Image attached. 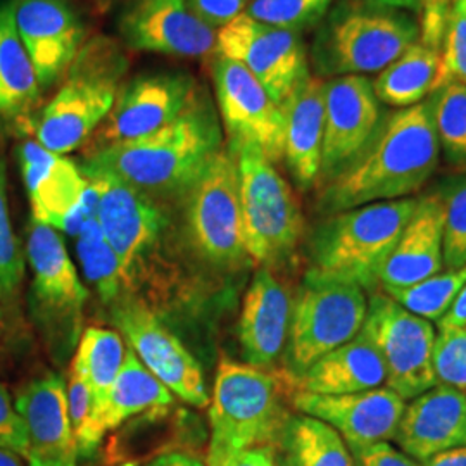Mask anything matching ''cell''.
Returning <instances> with one entry per match:
<instances>
[{
	"instance_id": "obj_1",
	"label": "cell",
	"mask_w": 466,
	"mask_h": 466,
	"mask_svg": "<svg viewBox=\"0 0 466 466\" xmlns=\"http://www.w3.org/2000/svg\"><path fill=\"white\" fill-rule=\"evenodd\" d=\"M223 149L213 100L199 86L184 113L144 138L94 149L82 163L85 177L106 173L152 199L184 198Z\"/></svg>"
},
{
	"instance_id": "obj_2",
	"label": "cell",
	"mask_w": 466,
	"mask_h": 466,
	"mask_svg": "<svg viewBox=\"0 0 466 466\" xmlns=\"http://www.w3.org/2000/svg\"><path fill=\"white\" fill-rule=\"evenodd\" d=\"M439 159L431 102L392 111L363 154L321 187L318 209L330 217L365 204L411 198L429 182Z\"/></svg>"
},
{
	"instance_id": "obj_3",
	"label": "cell",
	"mask_w": 466,
	"mask_h": 466,
	"mask_svg": "<svg viewBox=\"0 0 466 466\" xmlns=\"http://www.w3.org/2000/svg\"><path fill=\"white\" fill-rule=\"evenodd\" d=\"M290 377L248 363L223 360L209 406L211 441L208 466H221L233 454L258 446L280 444L289 421L285 396Z\"/></svg>"
},
{
	"instance_id": "obj_4",
	"label": "cell",
	"mask_w": 466,
	"mask_h": 466,
	"mask_svg": "<svg viewBox=\"0 0 466 466\" xmlns=\"http://www.w3.org/2000/svg\"><path fill=\"white\" fill-rule=\"evenodd\" d=\"M128 57L113 38L84 44L65 75V84L35 117L36 142L56 154L82 147L113 109Z\"/></svg>"
},
{
	"instance_id": "obj_5",
	"label": "cell",
	"mask_w": 466,
	"mask_h": 466,
	"mask_svg": "<svg viewBox=\"0 0 466 466\" xmlns=\"http://www.w3.org/2000/svg\"><path fill=\"white\" fill-rule=\"evenodd\" d=\"M418 42L417 19L368 0H344L319 23L311 65L318 78L380 73Z\"/></svg>"
},
{
	"instance_id": "obj_6",
	"label": "cell",
	"mask_w": 466,
	"mask_h": 466,
	"mask_svg": "<svg viewBox=\"0 0 466 466\" xmlns=\"http://www.w3.org/2000/svg\"><path fill=\"white\" fill-rule=\"evenodd\" d=\"M418 198L358 206L327 218L311 237V271L356 283L380 285V271L417 209Z\"/></svg>"
},
{
	"instance_id": "obj_7",
	"label": "cell",
	"mask_w": 466,
	"mask_h": 466,
	"mask_svg": "<svg viewBox=\"0 0 466 466\" xmlns=\"http://www.w3.org/2000/svg\"><path fill=\"white\" fill-rule=\"evenodd\" d=\"M237 165L246 252L261 268L282 267L299 246L304 218L292 187L252 144H228Z\"/></svg>"
},
{
	"instance_id": "obj_8",
	"label": "cell",
	"mask_w": 466,
	"mask_h": 466,
	"mask_svg": "<svg viewBox=\"0 0 466 466\" xmlns=\"http://www.w3.org/2000/svg\"><path fill=\"white\" fill-rule=\"evenodd\" d=\"M367 313L365 289L309 269L292 299L285 344L287 375L298 379L325 354L350 342L361 332Z\"/></svg>"
},
{
	"instance_id": "obj_9",
	"label": "cell",
	"mask_w": 466,
	"mask_h": 466,
	"mask_svg": "<svg viewBox=\"0 0 466 466\" xmlns=\"http://www.w3.org/2000/svg\"><path fill=\"white\" fill-rule=\"evenodd\" d=\"M26 259L34 275L30 308L35 321L54 356L66 360L82 337L88 290L59 233L34 218L26 233Z\"/></svg>"
},
{
	"instance_id": "obj_10",
	"label": "cell",
	"mask_w": 466,
	"mask_h": 466,
	"mask_svg": "<svg viewBox=\"0 0 466 466\" xmlns=\"http://www.w3.org/2000/svg\"><path fill=\"white\" fill-rule=\"evenodd\" d=\"M185 199L187 233L200 256L218 267H237L249 259L244 244L237 165L221 149L192 185Z\"/></svg>"
},
{
	"instance_id": "obj_11",
	"label": "cell",
	"mask_w": 466,
	"mask_h": 466,
	"mask_svg": "<svg viewBox=\"0 0 466 466\" xmlns=\"http://www.w3.org/2000/svg\"><path fill=\"white\" fill-rule=\"evenodd\" d=\"M361 332L382 356L387 382L404 400H411L437 385L433 348L437 330L432 321L404 309L385 292H373Z\"/></svg>"
},
{
	"instance_id": "obj_12",
	"label": "cell",
	"mask_w": 466,
	"mask_h": 466,
	"mask_svg": "<svg viewBox=\"0 0 466 466\" xmlns=\"http://www.w3.org/2000/svg\"><path fill=\"white\" fill-rule=\"evenodd\" d=\"M217 54L248 67L279 106L311 75L300 34L269 26L248 15L218 32Z\"/></svg>"
},
{
	"instance_id": "obj_13",
	"label": "cell",
	"mask_w": 466,
	"mask_h": 466,
	"mask_svg": "<svg viewBox=\"0 0 466 466\" xmlns=\"http://www.w3.org/2000/svg\"><path fill=\"white\" fill-rule=\"evenodd\" d=\"M111 318L140 363L171 394L196 408L209 404L208 387L198 360L140 300L117 298Z\"/></svg>"
},
{
	"instance_id": "obj_14",
	"label": "cell",
	"mask_w": 466,
	"mask_h": 466,
	"mask_svg": "<svg viewBox=\"0 0 466 466\" xmlns=\"http://www.w3.org/2000/svg\"><path fill=\"white\" fill-rule=\"evenodd\" d=\"M86 178L99 190L97 223L102 237L117 258L123 283L132 287L165 230V213L157 200L111 175L97 173Z\"/></svg>"
},
{
	"instance_id": "obj_15",
	"label": "cell",
	"mask_w": 466,
	"mask_h": 466,
	"mask_svg": "<svg viewBox=\"0 0 466 466\" xmlns=\"http://www.w3.org/2000/svg\"><path fill=\"white\" fill-rule=\"evenodd\" d=\"M198 88L185 73H144L128 80L96 132V149L157 132L184 113Z\"/></svg>"
},
{
	"instance_id": "obj_16",
	"label": "cell",
	"mask_w": 466,
	"mask_h": 466,
	"mask_svg": "<svg viewBox=\"0 0 466 466\" xmlns=\"http://www.w3.org/2000/svg\"><path fill=\"white\" fill-rule=\"evenodd\" d=\"M213 82L228 144H252L271 163L283 159V115L248 67L217 54Z\"/></svg>"
},
{
	"instance_id": "obj_17",
	"label": "cell",
	"mask_w": 466,
	"mask_h": 466,
	"mask_svg": "<svg viewBox=\"0 0 466 466\" xmlns=\"http://www.w3.org/2000/svg\"><path fill=\"white\" fill-rule=\"evenodd\" d=\"M382 102L367 76L325 82V135L319 184H329L358 159L382 125Z\"/></svg>"
},
{
	"instance_id": "obj_18",
	"label": "cell",
	"mask_w": 466,
	"mask_h": 466,
	"mask_svg": "<svg viewBox=\"0 0 466 466\" xmlns=\"http://www.w3.org/2000/svg\"><path fill=\"white\" fill-rule=\"evenodd\" d=\"M117 32L130 49L185 59L217 54L218 34L194 15L187 0H128Z\"/></svg>"
},
{
	"instance_id": "obj_19",
	"label": "cell",
	"mask_w": 466,
	"mask_h": 466,
	"mask_svg": "<svg viewBox=\"0 0 466 466\" xmlns=\"http://www.w3.org/2000/svg\"><path fill=\"white\" fill-rule=\"evenodd\" d=\"M290 402L300 415L318 418L340 433L352 456L394 441L406 406V400L389 387L342 396L294 390Z\"/></svg>"
},
{
	"instance_id": "obj_20",
	"label": "cell",
	"mask_w": 466,
	"mask_h": 466,
	"mask_svg": "<svg viewBox=\"0 0 466 466\" xmlns=\"http://www.w3.org/2000/svg\"><path fill=\"white\" fill-rule=\"evenodd\" d=\"M17 35L42 90L65 78L84 47L85 25L67 0H11Z\"/></svg>"
},
{
	"instance_id": "obj_21",
	"label": "cell",
	"mask_w": 466,
	"mask_h": 466,
	"mask_svg": "<svg viewBox=\"0 0 466 466\" xmlns=\"http://www.w3.org/2000/svg\"><path fill=\"white\" fill-rule=\"evenodd\" d=\"M15 406L26 432L28 465L76 466L80 452L67 411L66 385L59 375L26 383Z\"/></svg>"
},
{
	"instance_id": "obj_22",
	"label": "cell",
	"mask_w": 466,
	"mask_h": 466,
	"mask_svg": "<svg viewBox=\"0 0 466 466\" xmlns=\"http://www.w3.org/2000/svg\"><path fill=\"white\" fill-rule=\"evenodd\" d=\"M394 442L418 463L446 451L465 448L466 392L437 383L406 400Z\"/></svg>"
},
{
	"instance_id": "obj_23",
	"label": "cell",
	"mask_w": 466,
	"mask_h": 466,
	"mask_svg": "<svg viewBox=\"0 0 466 466\" xmlns=\"http://www.w3.org/2000/svg\"><path fill=\"white\" fill-rule=\"evenodd\" d=\"M16 156L32 204V218L65 232L88 190L82 169L66 156L44 149L34 140L17 146Z\"/></svg>"
},
{
	"instance_id": "obj_24",
	"label": "cell",
	"mask_w": 466,
	"mask_h": 466,
	"mask_svg": "<svg viewBox=\"0 0 466 466\" xmlns=\"http://www.w3.org/2000/svg\"><path fill=\"white\" fill-rule=\"evenodd\" d=\"M292 313V298L269 268H259L246 292L238 340L250 367L269 370L282 356Z\"/></svg>"
},
{
	"instance_id": "obj_25",
	"label": "cell",
	"mask_w": 466,
	"mask_h": 466,
	"mask_svg": "<svg viewBox=\"0 0 466 466\" xmlns=\"http://www.w3.org/2000/svg\"><path fill=\"white\" fill-rule=\"evenodd\" d=\"M283 115V159L300 190L319 182L325 135V82L302 80L280 106Z\"/></svg>"
},
{
	"instance_id": "obj_26",
	"label": "cell",
	"mask_w": 466,
	"mask_h": 466,
	"mask_svg": "<svg viewBox=\"0 0 466 466\" xmlns=\"http://www.w3.org/2000/svg\"><path fill=\"white\" fill-rule=\"evenodd\" d=\"M173 402V394L140 363L132 348L127 350L125 363L85 432L76 439L78 452L88 456L97 450L104 435L127 420L149 410H161Z\"/></svg>"
},
{
	"instance_id": "obj_27",
	"label": "cell",
	"mask_w": 466,
	"mask_h": 466,
	"mask_svg": "<svg viewBox=\"0 0 466 466\" xmlns=\"http://www.w3.org/2000/svg\"><path fill=\"white\" fill-rule=\"evenodd\" d=\"M442 206L437 194L418 198L417 209L389 254L382 271V289H400L425 280L444 268Z\"/></svg>"
},
{
	"instance_id": "obj_28",
	"label": "cell",
	"mask_w": 466,
	"mask_h": 466,
	"mask_svg": "<svg viewBox=\"0 0 466 466\" xmlns=\"http://www.w3.org/2000/svg\"><path fill=\"white\" fill-rule=\"evenodd\" d=\"M387 371L382 356L363 332L330 350L298 379H290L294 390L342 396L385 387Z\"/></svg>"
},
{
	"instance_id": "obj_29",
	"label": "cell",
	"mask_w": 466,
	"mask_h": 466,
	"mask_svg": "<svg viewBox=\"0 0 466 466\" xmlns=\"http://www.w3.org/2000/svg\"><path fill=\"white\" fill-rule=\"evenodd\" d=\"M40 100L42 88L17 35L13 2L0 0V119L28 125Z\"/></svg>"
},
{
	"instance_id": "obj_30",
	"label": "cell",
	"mask_w": 466,
	"mask_h": 466,
	"mask_svg": "<svg viewBox=\"0 0 466 466\" xmlns=\"http://www.w3.org/2000/svg\"><path fill=\"white\" fill-rule=\"evenodd\" d=\"M441 54L420 44L404 50L396 61L379 73L373 85L377 99L390 107H411L433 92Z\"/></svg>"
},
{
	"instance_id": "obj_31",
	"label": "cell",
	"mask_w": 466,
	"mask_h": 466,
	"mask_svg": "<svg viewBox=\"0 0 466 466\" xmlns=\"http://www.w3.org/2000/svg\"><path fill=\"white\" fill-rule=\"evenodd\" d=\"M280 444L294 466H356L340 433L318 418H289Z\"/></svg>"
},
{
	"instance_id": "obj_32",
	"label": "cell",
	"mask_w": 466,
	"mask_h": 466,
	"mask_svg": "<svg viewBox=\"0 0 466 466\" xmlns=\"http://www.w3.org/2000/svg\"><path fill=\"white\" fill-rule=\"evenodd\" d=\"M125 342L115 330L88 327L82 333L69 370L76 371L90 387L96 400L94 411L115 382L125 363Z\"/></svg>"
},
{
	"instance_id": "obj_33",
	"label": "cell",
	"mask_w": 466,
	"mask_h": 466,
	"mask_svg": "<svg viewBox=\"0 0 466 466\" xmlns=\"http://www.w3.org/2000/svg\"><path fill=\"white\" fill-rule=\"evenodd\" d=\"M465 283L466 265L446 268L425 280L400 289H383V292L410 313L429 321H439L448 313Z\"/></svg>"
},
{
	"instance_id": "obj_34",
	"label": "cell",
	"mask_w": 466,
	"mask_h": 466,
	"mask_svg": "<svg viewBox=\"0 0 466 466\" xmlns=\"http://www.w3.org/2000/svg\"><path fill=\"white\" fill-rule=\"evenodd\" d=\"M441 152L454 167H466V85L451 82L429 97Z\"/></svg>"
},
{
	"instance_id": "obj_35",
	"label": "cell",
	"mask_w": 466,
	"mask_h": 466,
	"mask_svg": "<svg viewBox=\"0 0 466 466\" xmlns=\"http://www.w3.org/2000/svg\"><path fill=\"white\" fill-rule=\"evenodd\" d=\"M76 248L85 275L96 285L102 300H116L121 294V285L125 283L117 258L102 237L97 218L90 219L82 228V232L78 233Z\"/></svg>"
},
{
	"instance_id": "obj_36",
	"label": "cell",
	"mask_w": 466,
	"mask_h": 466,
	"mask_svg": "<svg viewBox=\"0 0 466 466\" xmlns=\"http://www.w3.org/2000/svg\"><path fill=\"white\" fill-rule=\"evenodd\" d=\"M442 206L444 235V267L466 265V171L451 175L437 188Z\"/></svg>"
},
{
	"instance_id": "obj_37",
	"label": "cell",
	"mask_w": 466,
	"mask_h": 466,
	"mask_svg": "<svg viewBox=\"0 0 466 466\" xmlns=\"http://www.w3.org/2000/svg\"><path fill=\"white\" fill-rule=\"evenodd\" d=\"M333 0H252L248 16L275 28L304 32L319 25Z\"/></svg>"
},
{
	"instance_id": "obj_38",
	"label": "cell",
	"mask_w": 466,
	"mask_h": 466,
	"mask_svg": "<svg viewBox=\"0 0 466 466\" xmlns=\"http://www.w3.org/2000/svg\"><path fill=\"white\" fill-rule=\"evenodd\" d=\"M23 279L25 258L13 230L7 202V175L0 159V300L15 298Z\"/></svg>"
},
{
	"instance_id": "obj_39",
	"label": "cell",
	"mask_w": 466,
	"mask_h": 466,
	"mask_svg": "<svg viewBox=\"0 0 466 466\" xmlns=\"http://www.w3.org/2000/svg\"><path fill=\"white\" fill-rule=\"evenodd\" d=\"M451 82L466 85V0H454L450 32L441 54L433 92Z\"/></svg>"
},
{
	"instance_id": "obj_40",
	"label": "cell",
	"mask_w": 466,
	"mask_h": 466,
	"mask_svg": "<svg viewBox=\"0 0 466 466\" xmlns=\"http://www.w3.org/2000/svg\"><path fill=\"white\" fill-rule=\"evenodd\" d=\"M433 370L437 382L466 392V325L437 333Z\"/></svg>"
},
{
	"instance_id": "obj_41",
	"label": "cell",
	"mask_w": 466,
	"mask_h": 466,
	"mask_svg": "<svg viewBox=\"0 0 466 466\" xmlns=\"http://www.w3.org/2000/svg\"><path fill=\"white\" fill-rule=\"evenodd\" d=\"M454 0H420L418 4V44L442 54L450 32Z\"/></svg>"
},
{
	"instance_id": "obj_42",
	"label": "cell",
	"mask_w": 466,
	"mask_h": 466,
	"mask_svg": "<svg viewBox=\"0 0 466 466\" xmlns=\"http://www.w3.org/2000/svg\"><path fill=\"white\" fill-rule=\"evenodd\" d=\"M26 432L7 389L0 383V450L26 456Z\"/></svg>"
},
{
	"instance_id": "obj_43",
	"label": "cell",
	"mask_w": 466,
	"mask_h": 466,
	"mask_svg": "<svg viewBox=\"0 0 466 466\" xmlns=\"http://www.w3.org/2000/svg\"><path fill=\"white\" fill-rule=\"evenodd\" d=\"M67 396V411H69V420L73 425V432L75 437L78 439L85 432L90 417L94 413V394L90 390V387L86 385L84 379L69 370V380L66 385Z\"/></svg>"
},
{
	"instance_id": "obj_44",
	"label": "cell",
	"mask_w": 466,
	"mask_h": 466,
	"mask_svg": "<svg viewBox=\"0 0 466 466\" xmlns=\"http://www.w3.org/2000/svg\"><path fill=\"white\" fill-rule=\"evenodd\" d=\"M188 7L211 28H223L244 15L246 0H187Z\"/></svg>"
},
{
	"instance_id": "obj_45",
	"label": "cell",
	"mask_w": 466,
	"mask_h": 466,
	"mask_svg": "<svg viewBox=\"0 0 466 466\" xmlns=\"http://www.w3.org/2000/svg\"><path fill=\"white\" fill-rule=\"evenodd\" d=\"M356 466H421L402 451L396 450L389 442L375 444L368 450L354 454Z\"/></svg>"
},
{
	"instance_id": "obj_46",
	"label": "cell",
	"mask_w": 466,
	"mask_h": 466,
	"mask_svg": "<svg viewBox=\"0 0 466 466\" xmlns=\"http://www.w3.org/2000/svg\"><path fill=\"white\" fill-rule=\"evenodd\" d=\"M221 466H279L275 446H258L233 454Z\"/></svg>"
},
{
	"instance_id": "obj_47",
	"label": "cell",
	"mask_w": 466,
	"mask_h": 466,
	"mask_svg": "<svg viewBox=\"0 0 466 466\" xmlns=\"http://www.w3.org/2000/svg\"><path fill=\"white\" fill-rule=\"evenodd\" d=\"M466 325V283L460 294L456 296L454 302L451 304L448 313L437 321V330H451V329H460Z\"/></svg>"
},
{
	"instance_id": "obj_48",
	"label": "cell",
	"mask_w": 466,
	"mask_h": 466,
	"mask_svg": "<svg viewBox=\"0 0 466 466\" xmlns=\"http://www.w3.org/2000/svg\"><path fill=\"white\" fill-rule=\"evenodd\" d=\"M421 466H466V446L465 448L441 452L431 460L423 461Z\"/></svg>"
},
{
	"instance_id": "obj_49",
	"label": "cell",
	"mask_w": 466,
	"mask_h": 466,
	"mask_svg": "<svg viewBox=\"0 0 466 466\" xmlns=\"http://www.w3.org/2000/svg\"><path fill=\"white\" fill-rule=\"evenodd\" d=\"M146 466H206L200 460L185 452H169L152 460Z\"/></svg>"
},
{
	"instance_id": "obj_50",
	"label": "cell",
	"mask_w": 466,
	"mask_h": 466,
	"mask_svg": "<svg viewBox=\"0 0 466 466\" xmlns=\"http://www.w3.org/2000/svg\"><path fill=\"white\" fill-rule=\"evenodd\" d=\"M371 4L382 5V7H390V9H400V11H417L420 0H368Z\"/></svg>"
},
{
	"instance_id": "obj_51",
	"label": "cell",
	"mask_w": 466,
	"mask_h": 466,
	"mask_svg": "<svg viewBox=\"0 0 466 466\" xmlns=\"http://www.w3.org/2000/svg\"><path fill=\"white\" fill-rule=\"evenodd\" d=\"M0 466H21L17 463L16 458L7 452V451L0 450Z\"/></svg>"
},
{
	"instance_id": "obj_52",
	"label": "cell",
	"mask_w": 466,
	"mask_h": 466,
	"mask_svg": "<svg viewBox=\"0 0 466 466\" xmlns=\"http://www.w3.org/2000/svg\"><path fill=\"white\" fill-rule=\"evenodd\" d=\"M279 466H294L290 463V460L287 458V456H282L280 460H279Z\"/></svg>"
}]
</instances>
